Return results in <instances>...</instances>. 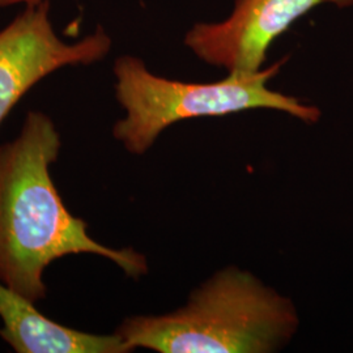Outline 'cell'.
Returning a JSON list of instances; mask_svg holds the SVG:
<instances>
[{
  "label": "cell",
  "instance_id": "1",
  "mask_svg": "<svg viewBox=\"0 0 353 353\" xmlns=\"http://www.w3.org/2000/svg\"><path fill=\"white\" fill-rule=\"evenodd\" d=\"M61 147L41 112L28 113L20 135L0 145V281L33 303L46 297V267L67 255H99L135 280L148 274L141 252L103 246L67 210L50 174Z\"/></svg>",
  "mask_w": 353,
  "mask_h": 353
},
{
  "label": "cell",
  "instance_id": "6",
  "mask_svg": "<svg viewBox=\"0 0 353 353\" xmlns=\"http://www.w3.org/2000/svg\"><path fill=\"white\" fill-rule=\"evenodd\" d=\"M0 336L19 353H127L132 350L114 335L67 327L38 312L34 303L0 281Z\"/></svg>",
  "mask_w": 353,
  "mask_h": 353
},
{
  "label": "cell",
  "instance_id": "7",
  "mask_svg": "<svg viewBox=\"0 0 353 353\" xmlns=\"http://www.w3.org/2000/svg\"><path fill=\"white\" fill-rule=\"evenodd\" d=\"M41 1H43V0H0V8L13 6V4H19V3H26V6H34V4H38Z\"/></svg>",
  "mask_w": 353,
  "mask_h": 353
},
{
  "label": "cell",
  "instance_id": "4",
  "mask_svg": "<svg viewBox=\"0 0 353 353\" xmlns=\"http://www.w3.org/2000/svg\"><path fill=\"white\" fill-rule=\"evenodd\" d=\"M110 48L112 39L101 26L76 43H64L49 20V1L28 6L0 32V125L43 77L65 65L99 62Z\"/></svg>",
  "mask_w": 353,
  "mask_h": 353
},
{
  "label": "cell",
  "instance_id": "3",
  "mask_svg": "<svg viewBox=\"0 0 353 353\" xmlns=\"http://www.w3.org/2000/svg\"><path fill=\"white\" fill-rule=\"evenodd\" d=\"M287 61L288 57L254 74H228L214 83H186L154 75L139 58L122 55L114 64L115 97L126 117L114 125V139L140 156L176 122L258 109L316 123L322 115L316 106L268 88Z\"/></svg>",
  "mask_w": 353,
  "mask_h": 353
},
{
  "label": "cell",
  "instance_id": "2",
  "mask_svg": "<svg viewBox=\"0 0 353 353\" xmlns=\"http://www.w3.org/2000/svg\"><path fill=\"white\" fill-rule=\"evenodd\" d=\"M300 318L293 301L252 272L228 265L163 316L126 318L115 334L134 351L272 353L290 343Z\"/></svg>",
  "mask_w": 353,
  "mask_h": 353
},
{
  "label": "cell",
  "instance_id": "5",
  "mask_svg": "<svg viewBox=\"0 0 353 353\" xmlns=\"http://www.w3.org/2000/svg\"><path fill=\"white\" fill-rule=\"evenodd\" d=\"M326 3L347 7L353 0H236L229 17L195 24L183 43L204 63L228 74H254L263 68L268 49L293 23Z\"/></svg>",
  "mask_w": 353,
  "mask_h": 353
}]
</instances>
